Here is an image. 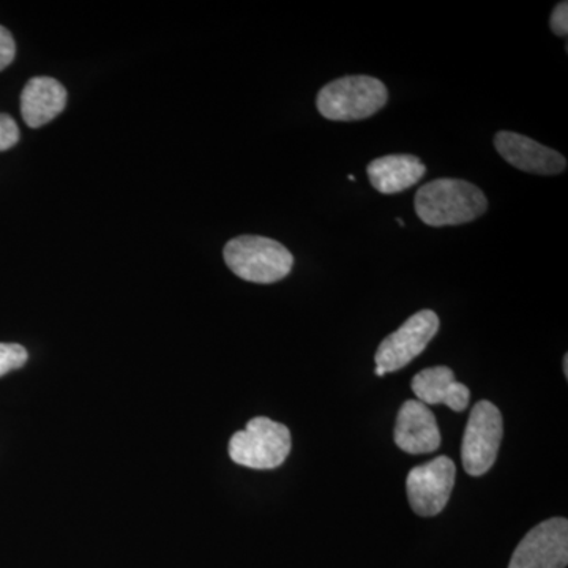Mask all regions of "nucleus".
<instances>
[{
  "label": "nucleus",
  "mask_w": 568,
  "mask_h": 568,
  "mask_svg": "<svg viewBox=\"0 0 568 568\" xmlns=\"http://www.w3.org/2000/svg\"><path fill=\"white\" fill-rule=\"evenodd\" d=\"M457 478V466L448 457H437L409 470L406 480L409 506L418 517H436L446 508Z\"/></svg>",
  "instance_id": "nucleus-6"
},
{
  "label": "nucleus",
  "mask_w": 568,
  "mask_h": 568,
  "mask_svg": "<svg viewBox=\"0 0 568 568\" xmlns=\"http://www.w3.org/2000/svg\"><path fill=\"white\" fill-rule=\"evenodd\" d=\"M395 444L410 455L432 454L440 446L435 414L418 399L403 403L396 417Z\"/></svg>",
  "instance_id": "nucleus-10"
},
{
  "label": "nucleus",
  "mask_w": 568,
  "mask_h": 568,
  "mask_svg": "<svg viewBox=\"0 0 568 568\" xmlns=\"http://www.w3.org/2000/svg\"><path fill=\"white\" fill-rule=\"evenodd\" d=\"M410 387L418 402L426 406L446 405L455 413H463L469 406V388L455 379V373L448 366H433L417 373Z\"/></svg>",
  "instance_id": "nucleus-12"
},
{
  "label": "nucleus",
  "mask_w": 568,
  "mask_h": 568,
  "mask_svg": "<svg viewBox=\"0 0 568 568\" xmlns=\"http://www.w3.org/2000/svg\"><path fill=\"white\" fill-rule=\"evenodd\" d=\"M69 93L54 78H32L21 92V115L31 129L54 121L67 106Z\"/></svg>",
  "instance_id": "nucleus-11"
},
{
  "label": "nucleus",
  "mask_w": 568,
  "mask_h": 568,
  "mask_svg": "<svg viewBox=\"0 0 568 568\" xmlns=\"http://www.w3.org/2000/svg\"><path fill=\"white\" fill-rule=\"evenodd\" d=\"M293 447L287 426L267 417H256L230 440V457L250 469H275L286 462Z\"/></svg>",
  "instance_id": "nucleus-4"
},
{
  "label": "nucleus",
  "mask_w": 568,
  "mask_h": 568,
  "mask_svg": "<svg viewBox=\"0 0 568 568\" xmlns=\"http://www.w3.org/2000/svg\"><path fill=\"white\" fill-rule=\"evenodd\" d=\"M223 256L234 275L257 284L286 278L294 265L293 253L286 246L261 235H239L224 246Z\"/></svg>",
  "instance_id": "nucleus-2"
},
{
  "label": "nucleus",
  "mask_w": 568,
  "mask_h": 568,
  "mask_svg": "<svg viewBox=\"0 0 568 568\" xmlns=\"http://www.w3.org/2000/svg\"><path fill=\"white\" fill-rule=\"evenodd\" d=\"M388 91L383 81L357 74L328 82L317 93L316 106L328 121L355 122L372 118L386 106Z\"/></svg>",
  "instance_id": "nucleus-3"
},
{
  "label": "nucleus",
  "mask_w": 568,
  "mask_h": 568,
  "mask_svg": "<svg viewBox=\"0 0 568 568\" xmlns=\"http://www.w3.org/2000/svg\"><path fill=\"white\" fill-rule=\"evenodd\" d=\"M20 142V126L9 114L0 112V152L9 151Z\"/></svg>",
  "instance_id": "nucleus-15"
},
{
  "label": "nucleus",
  "mask_w": 568,
  "mask_h": 568,
  "mask_svg": "<svg viewBox=\"0 0 568 568\" xmlns=\"http://www.w3.org/2000/svg\"><path fill=\"white\" fill-rule=\"evenodd\" d=\"M29 354L26 347L14 343H0V377L9 375L28 364Z\"/></svg>",
  "instance_id": "nucleus-14"
},
{
  "label": "nucleus",
  "mask_w": 568,
  "mask_h": 568,
  "mask_svg": "<svg viewBox=\"0 0 568 568\" xmlns=\"http://www.w3.org/2000/svg\"><path fill=\"white\" fill-rule=\"evenodd\" d=\"M564 375H566V379H568V355H564Z\"/></svg>",
  "instance_id": "nucleus-18"
},
{
  "label": "nucleus",
  "mask_w": 568,
  "mask_h": 568,
  "mask_svg": "<svg viewBox=\"0 0 568 568\" xmlns=\"http://www.w3.org/2000/svg\"><path fill=\"white\" fill-rule=\"evenodd\" d=\"M369 182L383 194L405 192L424 179L425 164L414 155H386L368 164Z\"/></svg>",
  "instance_id": "nucleus-13"
},
{
  "label": "nucleus",
  "mask_w": 568,
  "mask_h": 568,
  "mask_svg": "<svg viewBox=\"0 0 568 568\" xmlns=\"http://www.w3.org/2000/svg\"><path fill=\"white\" fill-rule=\"evenodd\" d=\"M414 204L418 219L433 227L470 223L488 211L485 193L462 179H437L425 183L418 189Z\"/></svg>",
  "instance_id": "nucleus-1"
},
{
  "label": "nucleus",
  "mask_w": 568,
  "mask_h": 568,
  "mask_svg": "<svg viewBox=\"0 0 568 568\" xmlns=\"http://www.w3.org/2000/svg\"><path fill=\"white\" fill-rule=\"evenodd\" d=\"M17 55V43L9 29L0 26V71L6 70Z\"/></svg>",
  "instance_id": "nucleus-16"
},
{
  "label": "nucleus",
  "mask_w": 568,
  "mask_h": 568,
  "mask_svg": "<svg viewBox=\"0 0 568 568\" xmlns=\"http://www.w3.org/2000/svg\"><path fill=\"white\" fill-rule=\"evenodd\" d=\"M549 26L551 31L558 37H566L568 32V3L560 2L555 10H552L551 18H549Z\"/></svg>",
  "instance_id": "nucleus-17"
},
{
  "label": "nucleus",
  "mask_w": 568,
  "mask_h": 568,
  "mask_svg": "<svg viewBox=\"0 0 568 568\" xmlns=\"http://www.w3.org/2000/svg\"><path fill=\"white\" fill-rule=\"evenodd\" d=\"M503 414L493 403L478 402L467 420L462 444L463 467L469 476L487 474L496 463L503 440Z\"/></svg>",
  "instance_id": "nucleus-5"
},
{
  "label": "nucleus",
  "mask_w": 568,
  "mask_h": 568,
  "mask_svg": "<svg viewBox=\"0 0 568 568\" xmlns=\"http://www.w3.org/2000/svg\"><path fill=\"white\" fill-rule=\"evenodd\" d=\"M568 521L549 518L519 541L508 568H567Z\"/></svg>",
  "instance_id": "nucleus-8"
},
{
  "label": "nucleus",
  "mask_w": 568,
  "mask_h": 568,
  "mask_svg": "<svg viewBox=\"0 0 568 568\" xmlns=\"http://www.w3.org/2000/svg\"><path fill=\"white\" fill-rule=\"evenodd\" d=\"M495 148L508 164L525 173L556 175L567 170V160L562 153L519 133H497Z\"/></svg>",
  "instance_id": "nucleus-9"
},
{
  "label": "nucleus",
  "mask_w": 568,
  "mask_h": 568,
  "mask_svg": "<svg viewBox=\"0 0 568 568\" xmlns=\"http://www.w3.org/2000/svg\"><path fill=\"white\" fill-rule=\"evenodd\" d=\"M396 222H398L399 226H405V222L402 219L396 220Z\"/></svg>",
  "instance_id": "nucleus-19"
},
{
  "label": "nucleus",
  "mask_w": 568,
  "mask_h": 568,
  "mask_svg": "<svg viewBox=\"0 0 568 568\" xmlns=\"http://www.w3.org/2000/svg\"><path fill=\"white\" fill-rule=\"evenodd\" d=\"M439 316L422 310L410 316L398 331L386 336L376 351V366L384 373L398 372L418 357L439 331Z\"/></svg>",
  "instance_id": "nucleus-7"
}]
</instances>
